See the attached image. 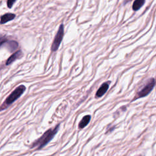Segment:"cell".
I'll list each match as a JSON object with an SVG mask.
<instances>
[{
	"mask_svg": "<svg viewBox=\"0 0 156 156\" xmlns=\"http://www.w3.org/2000/svg\"><path fill=\"white\" fill-rule=\"evenodd\" d=\"M60 124L57 125L54 129H50L47 130L38 139L35 140L31 145V148H37L40 149L45 146L54 138L59 129Z\"/></svg>",
	"mask_w": 156,
	"mask_h": 156,
	"instance_id": "cell-1",
	"label": "cell"
},
{
	"mask_svg": "<svg viewBox=\"0 0 156 156\" xmlns=\"http://www.w3.org/2000/svg\"><path fill=\"white\" fill-rule=\"evenodd\" d=\"M26 90V87L23 85H21L17 87L15 90L10 94L6 98V101L2 106V110L7 108L9 105L12 104L17 99H18Z\"/></svg>",
	"mask_w": 156,
	"mask_h": 156,
	"instance_id": "cell-2",
	"label": "cell"
},
{
	"mask_svg": "<svg viewBox=\"0 0 156 156\" xmlns=\"http://www.w3.org/2000/svg\"><path fill=\"white\" fill-rule=\"evenodd\" d=\"M155 84V80L154 78H151L148 83L146 84V85L142 89V90L137 93L136 98L134 100L138 99V98H141L143 97L146 96L148 95L150 93V92L152 90L153 88L154 87Z\"/></svg>",
	"mask_w": 156,
	"mask_h": 156,
	"instance_id": "cell-3",
	"label": "cell"
},
{
	"mask_svg": "<svg viewBox=\"0 0 156 156\" xmlns=\"http://www.w3.org/2000/svg\"><path fill=\"white\" fill-rule=\"evenodd\" d=\"M63 35H64V26L63 24H62L59 26V30L55 36L54 41L53 42L52 46H51L52 51L55 52L59 49L60 44L62 41Z\"/></svg>",
	"mask_w": 156,
	"mask_h": 156,
	"instance_id": "cell-4",
	"label": "cell"
},
{
	"mask_svg": "<svg viewBox=\"0 0 156 156\" xmlns=\"http://www.w3.org/2000/svg\"><path fill=\"white\" fill-rule=\"evenodd\" d=\"M109 84L110 82H106L103 83L101 86L99 87V88L98 89V90L96 92V95H95V97L96 98H101L102 97L108 90L109 87Z\"/></svg>",
	"mask_w": 156,
	"mask_h": 156,
	"instance_id": "cell-5",
	"label": "cell"
},
{
	"mask_svg": "<svg viewBox=\"0 0 156 156\" xmlns=\"http://www.w3.org/2000/svg\"><path fill=\"white\" fill-rule=\"evenodd\" d=\"M15 15L14 14L8 13L2 16L1 17V24H5L8 23V21L13 20L15 18Z\"/></svg>",
	"mask_w": 156,
	"mask_h": 156,
	"instance_id": "cell-6",
	"label": "cell"
},
{
	"mask_svg": "<svg viewBox=\"0 0 156 156\" xmlns=\"http://www.w3.org/2000/svg\"><path fill=\"white\" fill-rule=\"evenodd\" d=\"M22 55H23V53H22L21 51L19 50L17 51V52H15V53H14L7 60L6 62V65H10L11 64L12 62H14L15 60H16L17 59H19Z\"/></svg>",
	"mask_w": 156,
	"mask_h": 156,
	"instance_id": "cell-7",
	"label": "cell"
},
{
	"mask_svg": "<svg viewBox=\"0 0 156 156\" xmlns=\"http://www.w3.org/2000/svg\"><path fill=\"white\" fill-rule=\"evenodd\" d=\"M5 44H6V48L10 52L14 51L18 47V43L15 41L7 40Z\"/></svg>",
	"mask_w": 156,
	"mask_h": 156,
	"instance_id": "cell-8",
	"label": "cell"
},
{
	"mask_svg": "<svg viewBox=\"0 0 156 156\" xmlns=\"http://www.w3.org/2000/svg\"><path fill=\"white\" fill-rule=\"evenodd\" d=\"M145 3V0H135L132 5V9L134 11H139Z\"/></svg>",
	"mask_w": 156,
	"mask_h": 156,
	"instance_id": "cell-9",
	"label": "cell"
},
{
	"mask_svg": "<svg viewBox=\"0 0 156 156\" xmlns=\"http://www.w3.org/2000/svg\"><path fill=\"white\" fill-rule=\"evenodd\" d=\"M90 120H91V116L90 115L84 116L82 118V119L81 120V121L79 124V127L81 128V129L84 128L89 123Z\"/></svg>",
	"mask_w": 156,
	"mask_h": 156,
	"instance_id": "cell-10",
	"label": "cell"
},
{
	"mask_svg": "<svg viewBox=\"0 0 156 156\" xmlns=\"http://www.w3.org/2000/svg\"><path fill=\"white\" fill-rule=\"evenodd\" d=\"M17 0H8L7 2V5H8V7L9 8H12V7L13 6L14 4L16 2Z\"/></svg>",
	"mask_w": 156,
	"mask_h": 156,
	"instance_id": "cell-11",
	"label": "cell"
}]
</instances>
